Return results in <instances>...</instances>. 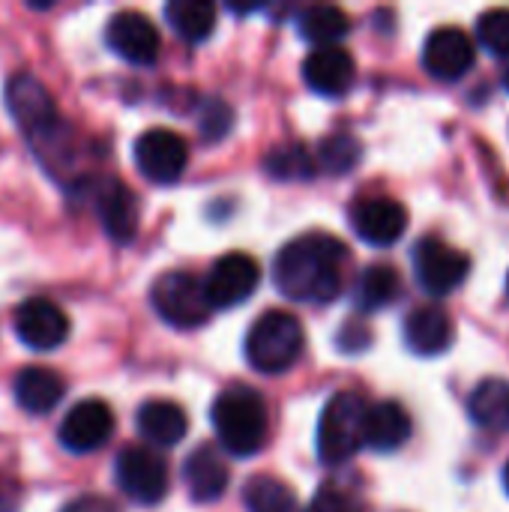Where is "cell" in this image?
<instances>
[{
    "instance_id": "6da1fadb",
    "label": "cell",
    "mask_w": 509,
    "mask_h": 512,
    "mask_svg": "<svg viewBox=\"0 0 509 512\" xmlns=\"http://www.w3.org/2000/svg\"><path fill=\"white\" fill-rule=\"evenodd\" d=\"M348 249L333 234H303L279 249L273 285L297 303H330L342 291V261Z\"/></svg>"
},
{
    "instance_id": "7a4b0ae2",
    "label": "cell",
    "mask_w": 509,
    "mask_h": 512,
    "mask_svg": "<svg viewBox=\"0 0 509 512\" xmlns=\"http://www.w3.org/2000/svg\"><path fill=\"white\" fill-rule=\"evenodd\" d=\"M210 417H213V429H216L222 450L231 456L249 459L267 441V426H270L267 405L261 393L252 387L237 384V387L222 390L213 402Z\"/></svg>"
},
{
    "instance_id": "3957f363",
    "label": "cell",
    "mask_w": 509,
    "mask_h": 512,
    "mask_svg": "<svg viewBox=\"0 0 509 512\" xmlns=\"http://www.w3.org/2000/svg\"><path fill=\"white\" fill-rule=\"evenodd\" d=\"M6 108L33 144L36 156L48 165L51 150L63 138V117L54 108V99L48 96L45 84H39L33 75H12L6 81Z\"/></svg>"
},
{
    "instance_id": "277c9868",
    "label": "cell",
    "mask_w": 509,
    "mask_h": 512,
    "mask_svg": "<svg viewBox=\"0 0 509 512\" xmlns=\"http://www.w3.org/2000/svg\"><path fill=\"white\" fill-rule=\"evenodd\" d=\"M303 345H306V333L300 318L273 309L252 324L246 336V360L261 375H279L300 360Z\"/></svg>"
},
{
    "instance_id": "5b68a950",
    "label": "cell",
    "mask_w": 509,
    "mask_h": 512,
    "mask_svg": "<svg viewBox=\"0 0 509 512\" xmlns=\"http://www.w3.org/2000/svg\"><path fill=\"white\" fill-rule=\"evenodd\" d=\"M366 414L369 405L360 393H336L318 420V456L324 465H345L366 444Z\"/></svg>"
},
{
    "instance_id": "8992f818",
    "label": "cell",
    "mask_w": 509,
    "mask_h": 512,
    "mask_svg": "<svg viewBox=\"0 0 509 512\" xmlns=\"http://www.w3.org/2000/svg\"><path fill=\"white\" fill-rule=\"evenodd\" d=\"M150 303H153L156 315L177 330L201 327L213 315L204 282L183 270L162 273L150 288Z\"/></svg>"
},
{
    "instance_id": "52a82bcc",
    "label": "cell",
    "mask_w": 509,
    "mask_h": 512,
    "mask_svg": "<svg viewBox=\"0 0 509 512\" xmlns=\"http://www.w3.org/2000/svg\"><path fill=\"white\" fill-rule=\"evenodd\" d=\"M114 477L135 504L153 507L168 495V465L150 447H123L114 462Z\"/></svg>"
},
{
    "instance_id": "ba28073f",
    "label": "cell",
    "mask_w": 509,
    "mask_h": 512,
    "mask_svg": "<svg viewBox=\"0 0 509 512\" xmlns=\"http://www.w3.org/2000/svg\"><path fill=\"white\" fill-rule=\"evenodd\" d=\"M414 270L420 285L435 294V297H447L453 294L471 273V258L462 249H453L450 243L438 240V237H423L414 246Z\"/></svg>"
},
{
    "instance_id": "9c48e42d",
    "label": "cell",
    "mask_w": 509,
    "mask_h": 512,
    "mask_svg": "<svg viewBox=\"0 0 509 512\" xmlns=\"http://www.w3.org/2000/svg\"><path fill=\"white\" fill-rule=\"evenodd\" d=\"M135 165L150 183H177L189 162V147L183 135L171 129H147L135 138Z\"/></svg>"
},
{
    "instance_id": "30bf717a",
    "label": "cell",
    "mask_w": 509,
    "mask_h": 512,
    "mask_svg": "<svg viewBox=\"0 0 509 512\" xmlns=\"http://www.w3.org/2000/svg\"><path fill=\"white\" fill-rule=\"evenodd\" d=\"M105 42L117 57L135 66H150L159 57V45H162L156 24L135 9H120L108 18Z\"/></svg>"
},
{
    "instance_id": "8fae6325",
    "label": "cell",
    "mask_w": 509,
    "mask_h": 512,
    "mask_svg": "<svg viewBox=\"0 0 509 512\" xmlns=\"http://www.w3.org/2000/svg\"><path fill=\"white\" fill-rule=\"evenodd\" d=\"M258 282H261L258 261L243 252H228L213 264V270L204 279V288H207L213 309H231V306H240L243 300H249L255 294Z\"/></svg>"
},
{
    "instance_id": "7c38bea8",
    "label": "cell",
    "mask_w": 509,
    "mask_h": 512,
    "mask_svg": "<svg viewBox=\"0 0 509 512\" xmlns=\"http://www.w3.org/2000/svg\"><path fill=\"white\" fill-rule=\"evenodd\" d=\"M12 330H15V336L27 348L51 351V348L66 342L69 318H66V312L54 300H48V297H27L24 303H18V309L12 315Z\"/></svg>"
},
{
    "instance_id": "4fadbf2b",
    "label": "cell",
    "mask_w": 509,
    "mask_h": 512,
    "mask_svg": "<svg viewBox=\"0 0 509 512\" xmlns=\"http://www.w3.org/2000/svg\"><path fill=\"white\" fill-rule=\"evenodd\" d=\"M114 432V414L111 408L102 402V399H81L75 402L63 423H60V444L69 450V453H93L99 450Z\"/></svg>"
},
{
    "instance_id": "5bb4252c",
    "label": "cell",
    "mask_w": 509,
    "mask_h": 512,
    "mask_svg": "<svg viewBox=\"0 0 509 512\" xmlns=\"http://www.w3.org/2000/svg\"><path fill=\"white\" fill-rule=\"evenodd\" d=\"M477 60V48L471 36L459 27H441L435 30L423 45V66L429 75L441 81H459L471 72Z\"/></svg>"
},
{
    "instance_id": "9a60e30c",
    "label": "cell",
    "mask_w": 509,
    "mask_h": 512,
    "mask_svg": "<svg viewBox=\"0 0 509 512\" xmlns=\"http://www.w3.org/2000/svg\"><path fill=\"white\" fill-rule=\"evenodd\" d=\"M351 225L366 243L393 246L408 231V210L402 201L387 198V195L366 198L351 210Z\"/></svg>"
},
{
    "instance_id": "2e32d148",
    "label": "cell",
    "mask_w": 509,
    "mask_h": 512,
    "mask_svg": "<svg viewBox=\"0 0 509 512\" xmlns=\"http://www.w3.org/2000/svg\"><path fill=\"white\" fill-rule=\"evenodd\" d=\"M354 78H357L354 57L339 45L315 48L303 60V81L321 96H345L351 90Z\"/></svg>"
},
{
    "instance_id": "e0dca14e",
    "label": "cell",
    "mask_w": 509,
    "mask_h": 512,
    "mask_svg": "<svg viewBox=\"0 0 509 512\" xmlns=\"http://www.w3.org/2000/svg\"><path fill=\"white\" fill-rule=\"evenodd\" d=\"M96 210L102 219V228L111 240L129 243L138 231V198L126 183L117 177H105L96 186Z\"/></svg>"
},
{
    "instance_id": "ac0fdd59",
    "label": "cell",
    "mask_w": 509,
    "mask_h": 512,
    "mask_svg": "<svg viewBox=\"0 0 509 512\" xmlns=\"http://www.w3.org/2000/svg\"><path fill=\"white\" fill-rule=\"evenodd\" d=\"M228 465L222 459V453L210 444H201L189 453V459L183 462V483L186 492L195 504H213L225 495L228 489Z\"/></svg>"
},
{
    "instance_id": "d6986e66",
    "label": "cell",
    "mask_w": 509,
    "mask_h": 512,
    "mask_svg": "<svg viewBox=\"0 0 509 512\" xmlns=\"http://www.w3.org/2000/svg\"><path fill=\"white\" fill-rule=\"evenodd\" d=\"M456 339L453 318L441 306H420L405 318V345L417 357H441Z\"/></svg>"
},
{
    "instance_id": "ffe728a7",
    "label": "cell",
    "mask_w": 509,
    "mask_h": 512,
    "mask_svg": "<svg viewBox=\"0 0 509 512\" xmlns=\"http://www.w3.org/2000/svg\"><path fill=\"white\" fill-rule=\"evenodd\" d=\"M12 393H15V402L27 414H48V411H54L60 405L63 393H66V384L48 366H27V369H21L15 375Z\"/></svg>"
},
{
    "instance_id": "44dd1931",
    "label": "cell",
    "mask_w": 509,
    "mask_h": 512,
    "mask_svg": "<svg viewBox=\"0 0 509 512\" xmlns=\"http://www.w3.org/2000/svg\"><path fill=\"white\" fill-rule=\"evenodd\" d=\"M138 432L144 435V441L156 444V447H174L186 438L189 432V417L177 402L168 399H150L138 408Z\"/></svg>"
},
{
    "instance_id": "7402d4cb",
    "label": "cell",
    "mask_w": 509,
    "mask_h": 512,
    "mask_svg": "<svg viewBox=\"0 0 509 512\" xmlns=\"http://www.w3.org/2000/svg\"><path fill=\"white\" fill-rule=\"evenodd\" d=\"M411 438V417L399 402H378L366 414V447L393 453Z\"/></svg>"
},
{
    "instance_id": "603a6c76",
    "label": "cell",
    "mask_w": 509,
    "mask_h": 512,
    "mask_svg": "<svg viewBox=\"0 0 509 512\" xmlns=\"http://www.w3.org/2000/svg\"><path fill=\"white\" fill-rule=\"evenodd\" d=\"M399 294H402V276H399V270L390 267V264H372L357 279L354 303H357V312H378V309L396 303Z\"/></svg>"
},
{
    "instance_id": "cb8c5ba5",
    "label": "cell",
    "mask_w": 509,
    "mask_h": 512,
    "mask_svg": "<svg viewBox=\"0 0 509 512\" xmlns=\"http://www.w3.org/2000/svg\"><path fill=\"white\" fill-rule=\"evenodd\" d=\"M165 18L186 42H204L216 30V6L210 0H171L165 6Z\"/></svg>"
},
{
    "instance_id": "d4e9b609",
    "label": "cell",
    "mask_w": 509,
    "mask_h": 512,
    "mask_svg": "<svg viewBox=\"0 0 509 512\" xmlns=\"http://www.w3.org/2000/svg\"><path fill=\"white\" fill-rule=\"evenodd\" d=\"M300 33L306 42L318 45V48H330V45H339V39L348 36L351 30V18L345 9L339 6H309L300 12Z\"/></svg>"
},
{
    "instance_id": "484cf974",
    "label": "cell",
    "mask_w": 509,
    "mask_h": 512,
    "mask_svg": "<svg viewBox=\"0 0 509 512\" xmlns=\"http://www.w3.org/2000/svg\"><path fill=\"white\" fill-rule=\"evenodd\" d=\"M243 504L249 512H309L300 507L294 489L276 477H252L243 489Z\"/></svg>"
},
{
    "instance_id": "4316f807",
    "label": "cell",
    "mask_w": 509,
    "mask_h": 512,
    "mask_svg": "<svg viewBox=\"0 0 509 512\" xmlns=\"http://www.w3.org/2000/svg\"><path fill=\"white\" fill-rule=\"evenodd\" d=\"M504 396H507V381H486L474 390L471 396V417L483 426H495L501 423V408H504Z\"/></svg>"
},
{
    "instance_id": "83f0119b",
    "label": "cell",
    "mask_w": 509,
    "mask_h": 512,
    "mask_svg": "<svg viewBox=\"0 0 509 512\" xmlns=\"http://www.w3.org/2000/svg\"><path fill=\"white\" fill-rule=\"evenodd\" d=\"M477 36L483 48L498 57H509V9H489L477 21Z\"/></svg>"
},
{
    "instance_id": "f1b7e54d",
    "label": "cell",
    "mask_w": 509,
    "mask_h": 512,
    "mask_svg": "<svg viewBox=\"0 0 509 512\" xmlns=\"http://www.w3.org/2000/svg\"><path fill=\"white\" fill-rule=\"evenodd\" d=\"M360 144L351 135H333L321 144V165L333 174H345L357 165Z\"/></svg>"
},
{
    "instance_id": "f546056e",
    "label": "cell",
    "mask_w": 509,
    "mask_h": 512,
    "mask_svg": "<svg viewBox=\"0 0 509 512\" xmlns=\"http://www.w3.org/2000/svg\"><path fill=\"white\" fill-rule=\"evenodd\" d=\"M267 171L276 174V177H306L315 171L312 159L306 156L303 147H285V150H276L270 159H267Z\"/></svg>"
},
{
    "instance_id": "4dcf8cb0",
    "label": "cell",
    "mask_w": 509,
    "mask_h": 512,
    "mask_svg": "<svg viewBox=\"0 0 509 512\" xmlns=\"http://www.w3.org/2000/svg\"><path fill=\"white\" fill-rule=\"evenodd\" d=\"M231 123H234V114H231V108H228L222 99H210V102L204 105V111H201V120H198L201 135H204L207 141L225 138L228 129H231Z\"/></svg>"
},
{
    "instance_id": "1f68e13d",
    "label": "cell",
    "mask_w": 509,
    "mask_h": 512,
    "mask_svg": "<svg viewBox=\"0 0 509 512\" xmlns=\"http://www.w3.org/2000/svg\"><path fill=\"white\" fill-rule=\"evenodd\" d=\"M309 512H357V504H354L345 492L321 489L318 498L312 501V510Z\"/></svg>"
},
{
    "instance_id": "d6a6232c",
    "label": "cell",
    "mask_w": 509,
    "mask_h": 512,
    "mask_svg": "<svg viewBox=\"0 0 509 512\" xmlns=\"http://www.w3.org/2000/svg\"><path fill=\"white\" fill-rule=\"evenodd\" d=\"M369 345V330L360 324V321H348L342 330H339V348L348 351V354H357Z\"/></svg>"
},
{
    "instance_id": "836d02e7",
    "label": "cell",
    "mask_w": 509,
    "mask_h": 512,
    "mask_svg": "<svg viewBox=\"0 0 509 512\" xmlns=\"http://www.w3.org/2000/svg\"><path fill=\"white\" fill-rule=\"evenodd\" d=\"M63 512H120L114 501L102 498V495H84V498H75L72 504H66Z\"/></svg>"
},
{
    "instance_id": "e575fe53",
    "label": "cell",
    "mask_w": 509,
    "mask_h": 512,
    "mask_svg": "<svg viewBox=\"0 0 509 512\" xmlns=\"http://www.w3.org/2000/svg\"><path fill=\"white\" fill-rule=\"evenodd\" d=\"M498 429H509V384H507V396H504V408H501V423Z\"/></svg>"
},
{
    "instance_id": "d590c367",
    "label": "cell",
    "mask_w": 509,
    "mask_h": 512,
    "mask_svg": "<svg viewBox=\"0 0 509 512\" xmlns=\"http://www.w3.org/2000/svg\"><path fill=\"white\" fill-rule=\"evenodd\" d=\"M504 486H507V492H509V462H507V468H504Z\"/></svg>"
},
{
    "instance_id": "8d00e7d4",
    "label": "cell",
    "mask_w": 509,
    "mask_h": 512,
    "mask_svg": "<svg viewBox=\"0 0 509 512\" xmlns=\"http://www.w3.org/2000/svg\"><path fill=\"white\" fill-rule=\"evenodd\" d=\"M504 87L509 90V63H507V69H504Z\"/></svg>"
},
{
    "instance_id": "74e56055",
    "label": "cell",
    "mask_w": 509,
    "mask_h": 512,
    "mask_svg": "<svg viewBox=\"0 0 509 512\" xmlns=\"http://www.w3.org/2000/svg\"><path fill=\"white\" fill-rule=\"evenodd\" d=\"M507 291H509V279H507Z\"/></svg>"
}]
</instances>
